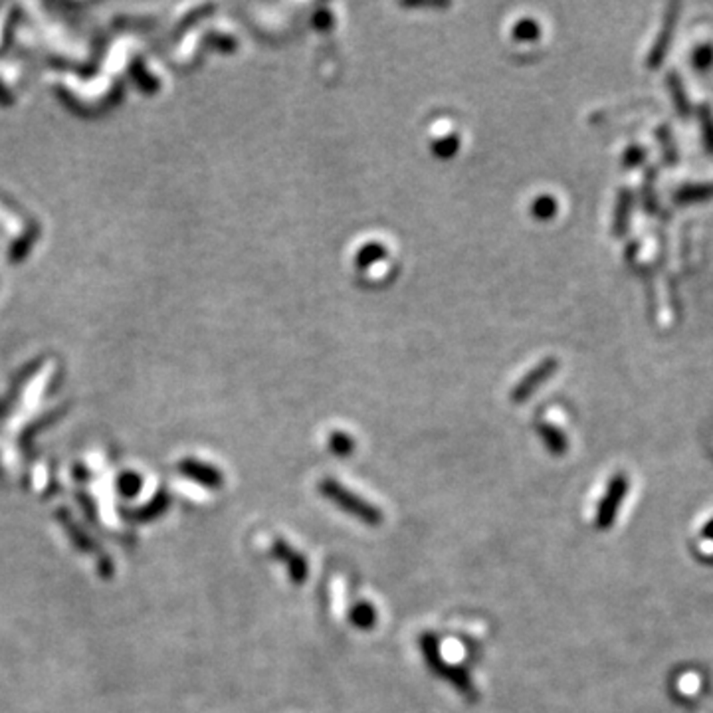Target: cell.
I'll return each mask as SVG.
<instances>
[{
  "mask_svg": "<svg viewBox=\"0 0 713 713\" xmlns=\"http://www.w3.org/2000/svg\"><path fill=\"white\" fill-rule=\"evenodd\" d=\"M418 646H420L422 658H425V662H426V668L433 672L436 678L448 682L458 693H462L466 701H470V703L477 701V698H480V692H477L470 672L462 668V666H456L444 658L442 652H440L438 638L433 632L422 634L418 640Z\"/></svg>",
  "mask_w": 713,
  "mask_h": 713,
  "instance_id": "obj_1",
  "label": "cell"
},
{
  "mask_svg": "<svg viewBox=\"0 0 713 713\" xmlns=\"http://www.w3.org/2000/svg\"><path fill=\"white\" fill-rule=\"evenodd\" d=\"M319 494L325 497L327 502L333 503L337 510H341L343 513L351 515L356 521H361L363 525H369V528H379L384 520V513L377 508V505L371 503L365 497L356 495L351 492L349 487H345L333 477H325V480L319 482Z\"/></svg>",
  "mask_w": 713,
  "mask_h": 713,
  "instance_id": "obj_2",
  "label": "cell"
},
{
  "mask_svg": "<svg viewBox=\"0 0 713 713\" xmlns=\"http://www.w3.org/2000/svg\"><path fill=\"white\" fill-rule=\"evenodd\" d=\"M557 369H559V361L555 356H547V359H543L541 363L535 365V367L513 387L511 391L513 405H523V402H528L535 395V391L541 389L543 384L551 379V374H555Z\"/></svg>",
  "mask_w": 713,
  "mask_h": 713,
  "instance_id": "obj_3",
  "label": "cell"
},
{
  "mask_svg": "<svg viewBox=\"0 0 713 713\" xmlns=\"http://www.w3.org/2000/svg\"><path fill=\"white\" fill-rule=\"evenodd\" d=\"M626 492H628L626 476L616 474L611 480V484H608L603 500L598 502L597 518H595V523L598 529H608L614 523L618 511H621V505H623Z\"/></svg>",
  "mask_w": 713,
  "mask_h": 713,
  "instance_id": "obj_4",
  "label": "cell"
},
{
  "mask_svg": "<svg viewBox=\"0 0 713 713\" xmlns=\"http://www.w3.org/2000/svg\"><path fill=\"white\" fill-rule=\"evenodd\" d=\"M274 557L284 563L286 569H288V575L289 580H292L294 585H304L307 577H309V563L305 559L304 553H299L297 549H294L289 543L286 541H276L274 543Z\"/></svg>",
  "mask_w": 713,
  "mask_h": 713,
  "instance_id": "obj_5",
  "label": "cell"
},
{
  "mask_svg": "<svg viewBox=\"0 0 713 713\" xmlns=\"http://www.w3.org/2000/svg\"><path fill=\"white\" fill-rule=\"evenodd\" d=\"M675 22H678V4H670L668 13H666V18H664V24L660 28L658 39H656L652 50L649 54V60H646L649 62V68H660V64L664 62L666 54H668V48L672 44Z\"/></svg>",
  "mask_w": 713,
  "mask_h": 713,
  "instance_id": "obj_6",
  "label": "cell"
},
{
  "mask_svg": "<svg viewBox=\"0 0 713 713\" xmlns=\"http://www.w3.org/2000/svg\"><path fill=\"white\" fill-rule=\"evenodd\" d=\"M535 430H537V434L543 440V444H545V448L549 450L553 456H563L569 450L567 434L563 433L559 426L551 425V422L541 420V422H537V426H535Z\"/></svg>",
  "mask_w": 713,
  "mask_h": 713,
  "instance_id": "obj_7",
  "label": "cell"
},
{
  "mask_svg": "<svg viewBox=\"0 0 713 713\" xmlns=\"http://www.w3.org/2000/svg\"><path fill=\"white\" fill-rule=\"evenodd\" d=\"M632 193L628 189H623L618 193L616 199V210H614V220H613V234L614 236H624L628 230V224H631V214H632Z\"/></svg>",
  "mask_w": 713,
  "mask_h": 713,
  "instance_id": "obj_8",
  "label": "cell"
},
{
  "mask_svg": "<svg viewBox=\"0 0 713 713\" xmlns=\"http://www.w3.org/2000/svg\"><path fill=\"white\" fill-rule=\"evenodd\" d=\"M379 614L377 608H374L369 600H359L355 603L349 611V623L356 628V631H371V628L377 626Z\"/></svg>",
  "mask_w": 713,
  "mask_h": 713,
  "instance_id": "obj_9",
  "label": "cell"
},
{
  "mask_svg": "<svg viewBox=\"0 0 713 713\" xmlns=\"http://www.w3.org/2000/svg\"><path fill=\"white\" fill-rule=\"evenodd\" d=\"M674 199H675V202H682V204L709 201V199H713V181L682 186V189L675 191Z\"/></svg>",
  "mask_w": 713,
  "mask_h": 713,
  "instance_id": "obj_10",
  "label": "cell"
},
{
  "mask_svg": "<svg viewBox=\"0 0 713 713\" xmlns=\"http://www.w3.org/2000/svg\"><path fill=\"white\" fill-rule=\"evenodd\" d=\"M668 88H670L672 99H674V106H675V109H678V114H680L682 117H688V116H690V111H692V107H690V99H688V96H686V90H683V83H682L680 76H678V73H675V72H670V73H668Z\"/></svg>",
  "mask_w": 713,
  "mask_h": 713,
  "instance_id": "obj_11",
  "label": "cell"
},
{
  "mask_svg": "<svg viewBox=\"0 0 713 713\" xmlns=\"http://www.w3.org/2000/svg\"><path fill=\"white\" fill-rule=\"evenodd\" d=\"M327 448L337 458H349L355 452V438L343 433V430H335L327 438Z\"/></svg>",
  "mask_w": 713,
  "mask_h": 713,
  "instance_id": "obj_12",
  "label": "cell"
},
{
  "mask_svg": "<svg viewBox=\"0 0 713 713\" xmlns=\"http://www.w3.org/2000/svg\"><path fill=\"white\" fill-rule=\"evenodd\" d=\"M531 214L539 220H549L557 214V201L549 194H543L531 204Z\"/></svg>",
  "mask_w": 713,
  "mask_h": 713,
  "instance_id": "obj_13",
  "label": "cell"
},
{
  "mask_svg": "<svg viewBox=\"0 0 713 713\" xmlns=\"http://www.w3.org/2000/svg\"><path fill=\"white\" fill-rule=\"evenodd\" d=\"M384 256H387V250H384V246H381V244H374V242L367 244V246L361 248L359 254H356V266H359L361 270L369 268L371 264L382 260Z\"/></svg>",
  "mask_w": 713,
  "mask_h": 713,
  "instance_id": "obj_14",
  "label": "cell"
},
{
  "mask_svg": "<svg viewBox=\"0 0 713 713\" xmlns=\"http://www.w3.org/2000/svg\"><path fill=\"white\" fill-rule=\"evenodd\" d=\"M698 117H700V124H701V133H703V143H706V149L709 153H713V111L709 106H703L698 107Z\"/></svg>",
  "mask_w": 713,
  "mask_h": 713,
  "instance_id": "obj_15",
  "label": "cell"
},
{
  "mask_svg": "<svg viewBox=\"0 0 713 713\" xmlns=\"http://www.w3.org/2000/svg\"><path fill=\"white\" fill-rule=\"evenodd\" d=\"M541 36V28L539 24L531 21V18H525V21H520L513 28V39L520 40V42H531V40H537Z\"/></svg>",
  "mask_w": 713,
  "mask_h": 713,
  "instance_id": "obj_16",
  "label": "cell"
},
{
  "mask_svg": "<svg viewBox=\"0 0 713 713\" xmlns=\"http://www.w3.org/2000/svg\"><path fill=\"white\" fill-rule=\"evenodd\" d=\"M692 64L700 72L709 70L713 65V44H703L696 48V52L692 54Z\"/></svg>",
  "mask_w": 713,
  "mask_h": 713,
  "instance_id": "obj_17",
  "label": "cell"
},
{
  "mask_svg": "<svg viewBox=\"0 0 713 713\" xmlns=\"http://www.w3.org/2000/svg\"><path fill=\"white\" fill-rule=\"evenodd\" d=\"M658 139H660V145L664 149V155H666V161L670 165H674L678 161V151H675V145H674V139L668 127H660L658 129Z\"/></svg>",
  "mask_w": 713,
  "mask_h": 713,
  "instance_id": "obj_18",
  "label": "cell"
},
{
  "mask_svg": "<svg viewBox=\"0 0 713 713\" xmlns=\"http://www.w3.org/2000/svg\"><path fill=\"white\" fill-rule=\"evenodd\" d=\"M433 151H434L438 157H444V159L452 157V155L458 151V139H456V137L438 139L436 143H434V147H433Z\"/></svg>",
  "mask_w": 713,
  "mask_h": 713,
  "instance_id": "obj_19",
  "label": "cell"
},
{
  "mask_svg": "<svg viewBox=\"0 0 713 713\" xmlns=\"http://www.w3.org/2000/svg\"><path fill=\"white\" fill-rule=\"evenodd\" d=\"M644 149L642 147H638V145H632V147H628L626 149V153H624V167H636V165H640L642 163V159H644Z\"/></svg>",
  "mask_w": 713,
  "mask_h": 713,
  "instance_id": "obj_20",
  "label": "cell"
}]
</instances>
